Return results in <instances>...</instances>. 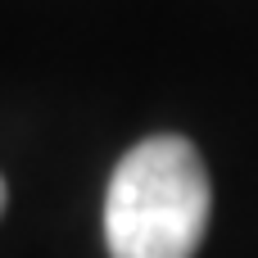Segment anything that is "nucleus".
Returning a JSON list of instances; mask_svg holds the SVG:
<instances>
[{
	"label": "nucleus",
	"instance_id": "obj_1",
	"mask_svg": "<svg viewBox=\"0 0 258 258\" xmlns=\"http://www.w3.org/2000/svg\"><path fill=\"white\" fill-rule=\"evenodd\" d=\"M209 168L181 136L132 145L104 190L109 258H195L209 231Z\"/></svg>",
	"mask_w": 258,
	"mask_h": 258
},
{
	"label": "nucleus",
	"instance_id": "obj_2",
	"mask_svg": "<svg viewBox=\"0 0 258 258\" xmlns=\"http://www.w3.org/2000/svg\"><path fill=\"white\" fill-rule=\"evenodd\" d=\"M5 200H9V190H5V177H0V213H5Z\"/></svg>",
	"mask_w": 258,
	"mask_h": 258
}]
</instances>
